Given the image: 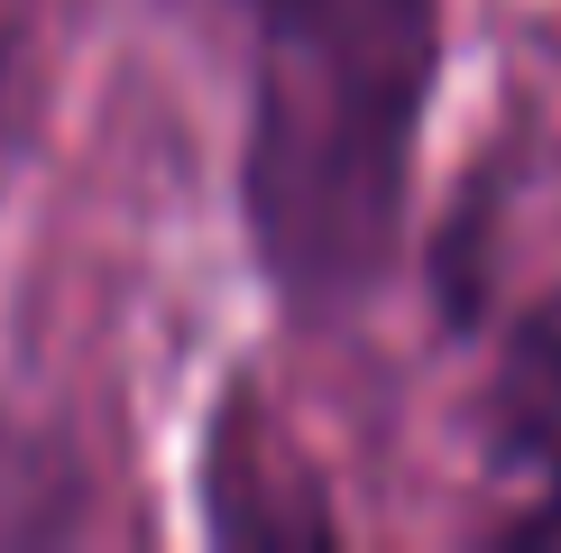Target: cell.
<instances>
[{"label": "cell", "instance_id": "cell-1", "mask_svg": "<svg viewBox=\"0 0 561 553\" xmlns=\"http://www.w3.org/2000/svg\"><path fill=\"white\" fill-rule=\"evenodd\" d=\"M249 19L240 203L267 276L313 314L359 305L396 259L442 75V0H230Z\"/></svg>", "mask_w": 561, "mask_h": 553}, {"label": "cell", "instance_id": "cell-2", "mask_svg": "<svg viewBox=\"0 0 561 553\" xmlns=\"http://www.w3.org/2000/svg\"><path fill=\"white\" fill-rule=\"evenodd\" d=\"M497 471L516 479V535H561V295L516 314L497 360Z\"/></svg>", "mask_w": 561, "mask_h": 553}]
</instances>
